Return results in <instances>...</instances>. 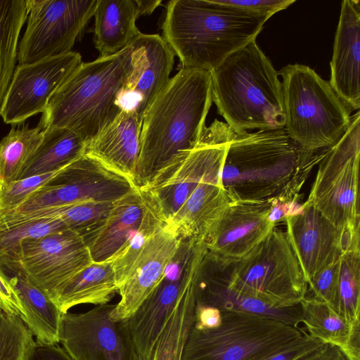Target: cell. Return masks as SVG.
<instances>
[{
  "mask_svg": "<svg viewBox=\"0 0 360 360\" xmlns=\"http://www.w3.org/2000/svg\"><path fill=\"white\" fill-rule=\"evenodd\" d=\"M196 289L195 283L182 293L147 360H182L184 348L195 321Z\"/></svg>",
  "mask_w": 360,
  "mask_h": 360,
  "instance_id": "cell-32",
  "label": "cell"
},
{
  "mask_svg": "<svg viewBox=\"0 0 360 360\" xmlns=\"http://www.w3.org/2000/svg\"><path fill=\"white\" fill-rule=\"evenodd\" d=\"M304 333L271 319L221 311L218 327L193 326L182 360H257Z\"/></svg>",
  "mask_w": 360,
  "mask_h": 360,
  "instance_id": "cell-8",
  "label": "cell"
},
{
  "mask_svg": "<svg viewBox=\"0 0 360 360\" xmlns=\"http://www.w3.org/2000/svg\"><path fill=\"white\" fill-rule=\"evenodd\" d=\"M214 2L235 8L249 13L264 15L269 18L275 13L284 10L295 0H213Z\"/></svg>",
  "mask_w": 360,
  "mask_h": 360,
  "instance_id": "cell-42",
  "label": "cell"
},
{
  "mask_svg": "<svg viewBox=\"0 0 360 360\" xmlns=\"http://www.w3.org/2000/svg\"><path fill=\"white\" fill-rule=\"evenodd\" d=\"M212 103L210 71L182 67L170 78L143 118L137 187L197 146Z\"/></svg>",
  "mask_w": 360,
  "mask_h": 360,
  "instance_id": "cell-2",
  "label": "cell"
},
{
  "mask_svg": "<svg viewBox=\"0 0 360 360\" xmlns=\"http://www.w3.org/2000/svg\"><path fill=\"white\" fill-rule=\"evenodd\" d=\"M360 2H342L330 61L329 83L351 112L360 108Z\"/></svg>",
  "mask_w": 360,
  "mask_h": 360,
  "instance_id": "cell-21",
  "label": "cell"
},
{
  "mask_svg": "<svg viewBox=\"0 0 360 360\" xmlns=\"http://www.w3.org/2000/svg\"><path fill=\"white\" fill-rule=\"evenodd\" d=\"M339 274L340 258L335 262L316 273L309 280L307 283L305 297L325 302L335 310Z\"/></svg>",
  "mask_w": 360,
  "mask_h": 360,
  "instance_id": "cell-40",
  "label": "cell"
},
{
  "mask_svg": "<svg viewBox=\"0 0 360 360\" xmlns=\"http://www.w3.org/2000/svg\"><path fill=\"white\" fill-rule=\"evenodd\" d=\"M129 44L110 56L82 62L51 96L39 126L73 131L88 142L122 112L118 100L132 70Z\"/></svg>",
  "mask_w": 360,
  "mask_h": 360,
  "instance_id": "cell-4",
  "label": "cell"
},
{
  "mask_svg": "<svg viewBox=\"0 0 360 360\" xmlns=\"http://www.w3.org/2000/svg\"><path fill=\"white\" fill-rule=\"evenodd\" d=\"M27 16L26 0H0V107L15 69L19 37Z\"/></svg>",
  "mask_w": 360,
  "mask_h": 360,
  "instance_id": "cell-34",
  "label": "cell"
},
{
  "mask_svg": "<svg viewBox=\"0 0 360 360\" xmlns=\"http://www.w3.org/2000/svg\"><path fill=\"white\" fill-rule=\"evenodd\" d=\"M283 221L307 283L339 259L349 233L337 227L312 205L304 202L300 212Z\"/></svg>",
  "mask_w": 360,
  "mask_h": 360,
  "instance_id": "cell-18",
  "label": "cell"
},
{
  "mask_svg": "<svg viewBox=\"0 0 360 360\" xmlns=\"http://www.w3.org/2000/svg\"><path fill=\"white\" fill-rule=\"evenodd\" d=\"M82 63L75 51L18 65L0 107L6 124L16 125L43 113L61 84Z\"/></svg>",
  "mask_w": 360,
  "mask_h": 360,
  "instance_id": "cell-15",
  "label": "cell"
},
{
  "mask_svg": "<svg viewBox=\"0 0 360 360\" xmlns=\"http://www.w3.org/2000/svg\"><path fill=\"white\" fill-rule=\"evenodd\" d=\"M94 16V41L99 57L120 51L141 33L136 25L139 18L136 0H98Z\"/></svg>",
  "mask_w": 360,
  "mask_h": 360,
  "instance_id": "cell-26",
  "label": "cell"
},
{
  "mask_svg": "<svg viewBox=\"0 0 360 360\" xmlns=\"http://www.w3.org/2000/svg\"><path fill=\"white\" fill-rule=\"evenodd\" d=\"M139 188L141 190L143 199L141 224L126 247L112 261L118 288L126 279L146 241L168 222L150 190L147 186Z\"/></svg>",
  "mask_w": 360,
  "mask_h": 360,
  "instance_id": "cell-35",
  "label": "cell"
},
{
  "mask_svg": "<svg viewBox=\"0 0 360 360\" xmlns=\"http://www.w3.org/2000/svg\"><path fill=\"white\" fill-rule=\"evenodd\" d=\"M195 304L214 307L221 311L250 314L271 319L298 328L302 323L300 304L274 307L229 289L211 271L203 260L196 289Z\"/></svg>",
  "mask_w": 360,
  "mask_h": 360,
  "instance_id": "cell-25",
  "label": "cell"
},
{
  "mask_svg": "<svg viewBox=\"0 0 360 360\" xmlns=\"http://www.w3.org/2000/svg\"><path fill=\"white\" fill-rule=\"evenodd\" d=\"M136 186L83 155L57 171L17 208L1 217L27 218L37 213L83 202H115Z\"/></svg>",
  "mask_w": 360,
  "mask_h": 360,
  "instance_id": "cell-10",
  "label": "cell"
},
{
  "mask_svg": "<svg viewBox=\"0 0 360 360\" xmlns=\"http://www.w3.org/2000/svg\"><path fill=\"white\" fill-rule=\"evenodd\" d=\"M130 44L133 67L118 105L143 118L170 79L175 55L159 34L141 32Z\"/></svg>",
  "mask_w": 360,
  "mask_h": 360,
  "instance_id": "cell-17",
  "label": "cell"
},
{
  "mask_svg": "<svg viewBox=\"0 0 360 360\" xmlns=\"http://www.w3.org/2000/svg\"><path fill=\"white\" fill-rule=\"evenodd\" d=\"M117 291L112 262H93L58 288L50 298L65 313L79 304H108Z\"/></svg>",
  "mask_w": 360,
  "mask_h": 360,
  "instance_id": "cell-27",
  "label": "cell"
},
{
  "mask_svg": "<svg viewBox=\"0 0 360 360\" xmlns=\"http://www.w3.org/2000/svg\"><path fill=\"white\" fill-rule=\"evenodd\" d=\"M335 310L350 326L360 325V234L346 240L340 257Z\"/></svg>",
  "mask_w": 360,
  "mask_h": 360,
  "instance_id": "cell-33",
  "label": "cell"
},
{
  "mask_svg": "<svg viewBox=\"0 0 360 360\" xmlns=\"http://www.w3.org/2000/svg\"><path fill=\"white\" fill-rule=\"evenodd\" d=\"M271 207L270 200L231 202L203 239L207 252L232 260L244 257L276 226L269 219Z\"/></svg>",
  "mask_w": 360,
  "mask_h": 360,
  "instance_id": "cell-19",
  "label": "cell"
},
{
  "mask_svg": "<svg viewBox=\"0 0 360 360\" xmlns=\"http://www.w3.org/2000/svg\"><path fill=\"white\" fill-rule=\"evenodd\" d=\"M139 17L152 13L160 6L161 0H136Z\"/></svg>",
  "mask_w": 360,
  "mask_h": 360,
  "instance_id": "cell-47",
  "label": "cell"
},
{
  "mask_svg": "<svg viewBox=\"0 0 360 360\" xmlns=\"http://www.w3.org/2000/svg\"><path fill=\"white\" fill-rule=\"evenodd\" d=\"M115 306L108 303L83 313L62 314L60 342L74 360H141L127 319L110 317Z\"/></svg>",
  "mask_w": 360,
  "mask_h": 360,
  "instance_id": "cell-14",
  "label": "cell"
},
{
  "mask_svg": "<svg viewBox=\"0 0 360 360\" xmlns=\"http://www.w3.org/2000/svg\"><path fill=\"white\" fill-rule=\"evenodd\" d=\"M222 167L219 165L207 172L168 221L179 237L203 240L219 215L233 202L221 184Z\"/></svg>",
  "mask_w": 360,
  "mask_h": 360,
  "instance_id": "cell-23",
  "label": "cell"
},
{
  "mask_svg": "<svg viewBox=\"0 0 360 360\" xmlns=\"http://www.w3.org/2000/svg\"><path fill=\"white\" fill-rule=\"evenodd\" d=\"M221 323V311L214 307L195 304L193 327L199 329H212Z\"/></svg>",
  "mask_w": 360,
  "mask_h": 360,
  "instance_id": "cell-45",
  "label": "cell"
},
{
  "mask_svg": "<svg viewBox=\"0 0 360 360\" xmlns=\"http://www.w3.org/2000/svg\"><path fill=\"white\" fill-rule=\"evenodd\" d=\"M115 202H83L46 210L27 218L58 217L84 239L96 232L115 207Z\"/></svg>",
  "mask_w": 360,
  "mask_h": 360,
  "instance_id": "cell-37",
  "label": "cell"
},
{
  "mask_svg": "<svg viewBox=\"0 0 360 360\" xmlns=\"http://www.w3.org/2000/svg\"><path fill=\"white\" fill-rule=\"evenodd\" d=\"M296 360H347L342 352L336 346L323 344Z\"/></svg>",
  "mask_w": 360,
  "mask_h": 360,
  "instance_id": "cell-46",
  "label": "cell"
},
{
  "mask_svg": "<svg viewBox=\"0 0 360 360\" xmlns=\"http://www.w3.org/2000/svg\"><path fill=\"white\" fill-rule=\"evenodd\" d=\"M92 262L84 238L68 229L21 245V271L49 297Z\"/></svg>",
  "mask_w": 360,
  "mask_h": 360,
  "instance_id": "cell-16",
  "label": "cell"
},
{
  "mask_svg": "<svg viewBox=\"0 0 360 360\" xmlns=\"http://www.w3.org/2000/svg\"><path fill=\"white\" fill-rule=\"evenodd\" d=\"M205 264L229 289L278 308L299 304L307 283L285 231L276 228L238 259L207 252Z\"/></svg>",
  "mask_w": 360,
  "mask_h": 360,
  "instance_id": "cell-6",
  "label": "cell"
},
{
  "mask_svg": "<svg viewBox=\"0 0 360 360\" xmlns=\"http://www.w3.org/2000/svg\"><path fill=\"white\" fill-rule=\"evenodd\" d=\"M142 123L143 118L136 111L122 110L112 122L85 143L84 155L134 184Z\"/></svg>",
  "mask_w": 360,
  "mask_h": 360,
  "instance_id": "cell-22",
  "label": "cell"
},
{
  "mask_svg": "<svg viewBox=\"0 0 360 360\" xmlns=\"http://www.w3.org/2000/svg\"><path fill=\"white\" fill-rule=\"evenodd\" d=\"M33 342L22 319L0 309V360H24Z\"/></svg>",
  "mask_w": 360,
  "mask_h": 360,
  "instance_id": "cell-38",
  "label": "cell"
},
{
  "mask_svg": "<svg viewBox=\"0 0 360 360\" xmlns=\"http://www.w3.org/2000/svg\"><path fill=\"white\" fill-rule=\"evenodd\" d=\"M269 19L213 0H172L162 38L183 68L211 71L255 41Z\"/></svg>",
  "mask_w": 360,
  "mask_h": 360,
  "instance_id": "cell-3",
  "label": "cell"
},
{
  "mask_svg": "<svg viewBox=\"0 0 360 360\" xmlns=\"http://www.w3.org/2000/svg\"><path fill=\"white\" fill-rule=\"evenodd\" d=\"M67 229L58 217H0V268L13 275L21 271L20 257L24 241Z\"/></svg>",
  "mask_w": 360,
  "mask_h": 360,
  "instance_id": "cell-31",
  "label": "cell"
},
{
  "mask_svg": "<svg viewBox=\"0 0 360 360\" xmlns=\"http://www.w3.org/2000/svg\"><path fill=\"white\" fill-rule=\"evenodd\" d=\"M181 237L167 224L145 243L124 281L120 301L110 314L114 320L129 319L156 287L174 255Z\"/></svg>",
  "mask_w": 360,
  "mask_h": 360,
  "instance_id": "cell-20",
  "label": "cell"
},
{
  "mask_svg": "<svg viewBox=\"0 0 360 360\" xmlns=\"http://www.w3.org/2000/svg\"><path fill=\"white\" fill-rule=\"evenodd\" d=\"M43 137L19 179L56 172L84 155L85 141L72 130L43 129Z\"/></svg>",
  "mask_w": 360,
  "mask_h": 360,
  "instance_id": "cell-30",
  "label": "cell"
},
{
  "mask_svg": "<svg viewBox=\"0 0 360 360\" xmlns=\"http://www.w3.org/2000/svg\"><path fill=\"white\" fill-rule=\"evenodd\" d=\"M278 74L288 136L310 151L335 146L349 125L351 112L329 82L297 63L283 67Z\"/></svg>",
  "mask_w": 360,
  "mask_h": 360,
  "instance_id": "cell-7",
  "label": "cell"
},
{
  "mask_svg": "<svg viewBox=\"0 0 360 360\" xmlns=\"http://www.w3.org/2000/svg\"><path fill=\"white\" fill-rule=\"evenodd\" d=\"M56 172L20 179L0 188V214L11 211L25 202Z\"/></svg>",
  "mask_w": 360,
  "mask_h": 360,
  "instance_id": "cell-39",
  "label": "cell"
},
{
  "mask_svg": "<svg viewBox=\"0 0 360 360\" xmlns=\"http://www.w3.org/2000/svg\"><path fill=\"white\" fill-rule=\"evenodd\" d=\"M300 304L310 336L336 346L347 360H360V325L350 326L325 302L304 297Z\"/></svg>",
  "mask_w": 360,
  "mask_h": 360,
  "instance_id": "cell-28",
  "label": "cell"
},
{
  "mask_svg": "<svg viewBox=\"0 0 360 360\" xmlns=\"http://www.w3.org/2000/svg\"><path fill=\"white\" fill-rule=\"evenodd\" d=\"M27 26L18 44V65L70 53L98 0H26Z\"/></svg>",
  "mask_w": 360,
  "mask_h": 360,
  "instance_id": "cell-12",
  "label": "cell"
},
{
  "mask_svg": "<svg viewBox=\"0 0 360 360\" xmlns=\"http://www.w3.org/2000/svg\"><path fill=\"white\" fill-rule=\"evenodd\" d=\"M8 278L25 309V323L37 341L46 344L59 343L61 311L22 271Z\"/></svg>",
  "mask_w": 360,
  "mask_h": 360,
  "instance_id": "cell-29",
  "label": "cell"
},
{
  "mask_svg": "<svg viewBox=\"0 0 360 360\" xmlns=\"http://www.w3.org/2000/svg\"><path fill=\"white\" fill-rule=\"evenodd\" d=\"M234 131L218 120L205 127L197 146L159 172L146 186L168 221L179 210L202 177L223 165Z\"/></svg>",
  "mask_w": 360,
  "mask_h": 360,
  "instance_id": "cell-13",
  "label": "cell"
},
{
  "mask_svg": "<svg viewBox=\"0 0 360 360\" xmlns=\"http://www.w3.org/2000/svg\"><path fill=\"white\" fill-rule=\"evenodd\" d=\"M207 252L195 238H181L162 277L136 311L127 319L133 342L141 360H147L161 330L184 290L199 278Z\"/></svg>",
  "mask_w": 360,
  "mask_h": 360,
  "instance_id": "cell-11",
  "label": "cell"
},
{
  "mask_svg": "<svg viewBox=\"0 0 360 360\" xmlns=\"http://www.w3.org/2000/svg\"><path fill=\"white\" fill-rule=\"evenodd\" d=\"M360 112L351 115L348 128L329 148L319 167L305 202L345 233L360 229Z\"/></svg>",
  "mask_w": 360,
  "mask_h": 360,
  "instance_id": "cell-9",
  "label": "cell"
},
{
  "mask_svg": "<svg viewBox=\"0 0 360 360\" xmlns=\"http://www.w3.org/2000/svg\"><path fill=\"white\" fill-rule=\"evenodd\" d=\"M143 214L140 188L116 202L104 224L84 238L94 262L112 261L139 229Z\"/></svg>",
  "mask_w": 360,
  "mask_h": 360,
  "instance_id": "cell-24",
  "label": "cell"
},
{
  "mask_svg": "<svg viewBox=\"0 0 360 360\" xmlns=\"http://www.w3.org/2000/svg\"><path fill=\"white\" fill-rule=\"evenodd\" d=\"M323 343L307 333L257 360H296Z\"/></svg>",
  "mask_w": 360,
  "mask_h": 360,
  "instance_id": "cell-41",
  "label": "cell"
},
{
  "mask_svg": "<svg viewBox=\"0 0 360 360\" xmlns=\"http://www.w3.org/2000/svg\"><path fill=\"white\" fill-rule=\"evenodd\" d=\"M210 72L212 101L235 132L284 127L278 71L255 40Z\"/></svg>",
  "mask_w": 360,
  "mask_h": 360,
  "instance_id": "cell-5",
  "label": "cell"
},
{
  "mask_svg": "<svg viewBox=\"0 0 360 360\" xmlns=\"http://www.w3.org/2000/svg\"><path fill=\"white\" fill-rule=\"evenodd\" d=\"M328 149L307 150L284 127L234 131L224 157L221 184L233 202H296L304 182Z\"/></svg>",
  "mask_w": 360,
  "mask_h": 360,
  "instance_id": "cell-1",
  "label": "cell"
},
{
  "mask_svg": "<svg viewBox=\"0 0 360 360\" xmlns=\"http://www.w3.org/2000/svg\"><path fill=\"white\" fill-rule=\"evenodd\" d=\"M24 360H74L63 347L58 344L34 341L28 349Z\"/></svg>",
  "mask_w": 360,
  "mask_h": 360,
  "instance_id": "cell-44",
  "label": "cell"
},
{
  "mask_svg": "<svg viewBox=\"0 0 360 360\" xmlns=\"http://www.w3.org/2000/svg\"><path fill=\"white\" fill-rule=\"evenodd\" d=\"M0 309L5 312L20 316L25 323L26 315L16 291L8 276L0 268Z\"/></svg>",
  "mask_w": 360,
  "mask_h": 360,
  "instance_id": "cell-43",
  "label": "cell"
},
{
  "mask_svg": "<svg viewBox=\"0 0 360 360\" xmlns=\"http://www.w3.org/2000/svg\"><path fill=\"white\" fill-rule=\"evenodd\" d=\"M44 130L39 125L13 127L0 141V188L18 180L39 145Z\"/></svg>",
  "mask_w": 360,
  "mask_h": 360,
  "instance_id": "cell-36",
  "label": "cell"
}]
</instances>
